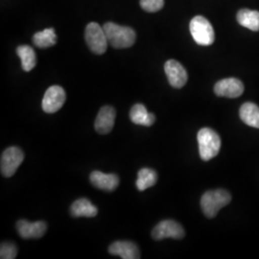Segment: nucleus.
Instances as JSON below:
<instances>
[{
	"label": "nucleus",
	"mask_w": 259,
	"mask_h": 259,
	"mask_svg": "<svg viewBox=\"0 0 259 259\" xmlns=\"http://www.w3.org/2000/svg\"><path fill=\"white\" fill-rule=\"evenodd\" d=\"M103 28L107 35L109 45H111L113 48H129L136 42L137 35L133 28L121 26L113 22L105 23Z\"/></svg>",
	"instance_id": "f257e3e1"
},
{
	"label": "nucleus",
	"mask_w": 259,
	"mask_h": 259,
	"mask_svg": "<svg viewBox=\"0 0 259 259\" xmlns=\"http://www.w3.org/2000/svg\"><path fill=\"white\" fill-rule=\"evenodd\" d=\"M197 139L200 157L204 161L212 159L219 154L221 149V139L215 131L210 128H203L199 131Z\"/></svg>",
	"instance_id": "f03ea898"
},
{
	"label": "nucleus",
	"mask_w": 259,
	"mask_h": 259,
	"mask_svg": "<svg viewBox=\"0 0 259 259\" xmlns=\"http://www.w3.org/2000/svg\"><path fill=\"white\" fill-rule=\"evenodd\" d=\"M232 202V196L224 189H216L205 192L201 199V206L207 218H214L220 209Z\"/></svg>",
	"instance_id": "7ed1b4c3"
},
{
	"label": "nucleus",
	"mask_w": 259,
	"mask_h": 259,
	"mask_svg": "<svg viewBox=\"0 0 259 259\" xmlns=\"http://www.w3.org/2000/svg\"><path fill=\"white\" fill-rule=\"evenodd\" d=\"M190 33L196 44L203 47L211 46L215 39L212 25L202 16H196L190 21Z\"/></svg>",
	"instance_id": "20e7f679"
},
{
	"label": "nucleus",
	"mask_w": 259,
	"mask_h": 259,
	"mask_svg": "<svg viewBox=\"0 0 259 259\" xmlns=\"http://www.w3.org/2000/svg\"><path fill=\"white\" fill-rule=\"evenodd\" d=\"M85 41L93 53L97 55L104 54L109 46L107 35L104 28L97 22H91L85 27Z\"/></svg>",
	"instance_id": "39448f33"
},
{
	"label": "nucleus",
	"mask_w": 259,
	"mask_h": 259,
	"mask_svg": "<svg viewBox=\"0 0 259 259\" xmlns=\"http://www.w3.org/2000/svg\"><path fill=\"white\" fill-rule=\"evenodd\" d=\"M24 159V154L19 147H9L1 156V174L6 178L14 176Z\"/></svg>",
	"instance_id": "423d86ee"
},
{
	"label": "nucleus",
	"mask_w": 259,
	"mask_h": 259,
	"mask_svg": "<svg viewBox=\"0 0 259 259\" xmlns=\"http://www.w3.org/2000/svg\"><path fill=\"white\" fill-rule=\"evenodd\" d=\"M185 232L182 225L173 220H164L158 223L152 231V237L155 240L159 241L165 238L182 239L185 236Z\"/></svg>",
	"instance_id": "0eeeda50"
},
{
	"label": "nucleus",
	"mask_w": 259,
	"mask_h": 259,
	"mask_svg": "<svg viewBox=\"0 0 259 259\" xmlns=\"http://www.w3.org/2000/svg\"><path fill=\"white\" fill-rule=\"evenodd\" d=\"M66 99L65 90L60 85H52L44 96L41 107L47 113H54L62 109Z\"/></svg>",
	"instance_id": "6e6552de"
},
{
	"label": "nucleus",
	"mask_w": 259,
	"mask_h": 259,
	"mask_svg": "<svg viewBox=\"0 0 259 259\" xmlns=\"http://www.w3.org/2000/svg\"><path fill=\"white\" fill-rule=\"evenodd\" d=\"M168 82L175 89H182L187 82L188 75L184 65L175 60H169L164 65Z\"/></svg>",
	"instance_id": "1a4fd4ad"
},
{
	"label": "nucleus",
	"mask_w": 259,
	"mask_h": 259,
	"mask_svg": "<svg viewBox=\"0 0 259 259\" xmlns=\"http://www.w3.org/2000/svg\"><path fill=\"white\" fill-rule=\"evenodd\" d=\"M214 93L220 97L236 98L244 93V84L236 78L223 79L215 84Z\"/></svg>",
	"instance_id": "9d476101"
},
{
	"label": "nucleus",
	"mask_w": 259,
	"mask_h": 259,
	"mask_svg": "<svg viewBox=\"0 0 259 259\" xmlns=\"http://www.w3.org/2000/svg\"><path fill=\"white\" fill-rule=\"evenodd\" d=\"M17 230L19 236L23 239H38L46 234L47 225L44 221L31 223L26 220H19L17 223Z\"/></svg>",
	"instance_id": "9b49d317"
},
{
	"label": "nucleus",
	"mask_w": 259,
	"mask_h": 259,
	"mask_svg": "<svg viewBox=\"0 0 259 259\" xmlns=\"http://www.w3.org/2000/svg\"><path fill=\"white\" fill-rule=\"evenodd\" d=\"M116 111L111 106H105L98 112L94 122V128L100 135H107L113 129Z\"/></svg>",
	"instance_id": "f8f14e48"
},
{
	"label": "nucleus",
	"mask_w": 259,
	"mask_h": 259,
	"mask_svg": "<svg viewBox=\"0 0 259 259\" xmlns=\"http://www.w3.org/2000/svg\"><path fill=\"white\" fill-rule=\"evenodd\" d=\"M109 252L123 259L140 258L139 247L131 241H116L112 243L109 248Z\"/></svg>",
	"instance_id": "ddd939ff"
},
{
	"label": "nucleus",
	"mask_w": 259,
	"mask_h": 259,
	"mask_svg": "<svg viewBox=\"0 0 259 259\" xmlns=\"http://www.w3.org/2000/svg\"><path fill=\"white\" fill-rule=\"evenodd\" d=\"M92 185L101 190L113 191L119 185V177L115 174H106L101 171H93L90 176Z\"/></svg>",
	"instance_id": "4468645a"
},
{
	"label": "nucleus",
	"mask_w": 259,
	"mask_h": 259,
	"mask_svg": "<svg viewBox=\"0 0 259 259\" xmlns=\"http://www.w3.org/2000/svg\"><path fill=\"white\" fill-rule=\"evenodd\" d=\"M130 119L137 125L150 127L155 123L156 116L154 113L148 112L144 105L136 104L130 111Z\"/></svg>",
	"instance_id": "2eb2a0df"
},
{
	"label": "nucleus",
	"mask_w": 259,
	"mask_h": 259,
	"mask_svg": "<svg viewBox=\"0 0 259 259\" xmlns=\"http://www.w3.org/2000/svg\"><path fill=\"white\" fill-rule=\"evenodd\" d=\"M70 213L75 218L88 217L93 218L98 214V209L88 199H78L70 206Z\"/></svg>",
	"instance_id": "dca6fc26"
},
{
	"label": "nucleus",
	"mask_w": 259,
	"mask_h": 259,
	"mask_svg": "<svg viewBox=\"0 0 259 259\" xmlns=\"http://www.w3.org/2000/svg\"><path fill=\"white\" fill-rule=\"evenodd\" d=\"M241 120L248 126L259 129V107L251 102H247L241 106L239 111Z\"/></svg>",
	"instance_id": "f3484780"
},
{
	"label": "nucleus",
	"mask_w": 259,
	"mask_h": 259,
	"mask_svg": "<svg viewBox=\"0 0 259 259\" xmlns=\"http://www.w3.org/2000/svg\"><path fill=\"white\" fill-rule=\"evenodd\" d=\"M238 23L251 31H259V12L242 9L237 14Z\"/></svg>",
	"instance_id": "a211bd4d"
},
{
	"label": "nucleus",
	"mask_w": 259,
	"mask_h": 259,
	"mask_svg": "<svg viewBox=\"0 0 259 259\" xmlns=\"http://www.w3.org/2000/svg\"><path fill=\"white\" fill-rule=\"evenodd\" d=\"M17 53L21 60V67L24 71H31L37 65L35 50L29 46H20L17 48Z\"/></svg>",
	"instance_id": "6ab92c4d"
},
{
	"label": "nucleus",
	"mask_w": 259,
	"mask_h": 259,
	"mask_svg": "<svg viewBox=\"0 0 259 259\" xmlns=\"http://www.w3.org/2000/svg\"><path fill=\"white\" fill-rule=\"evenodd\" d=\"M157 172L150 168H142L139 171L137 180V188L139 191H144L149 187H152L157 184Z\"/></svg>",
	"instance_id": "aec40b11"
},
{
	"label": "nucleus",
	"mask_w": 259,
	"mask_h": 259,
	"mask_svg": "<svg viewBox=\"0 0 259 259\" xmlns=\"http://www.w3.org/2000/svg\"><path fill=\"white\" fill-rule=\"evenodd\" d=\"M33 42L38 48H48L55 46L57 35L53 28H47L44 31L37 32L33 37Z\"/></svg>",
	"instance_id": "412c9836"
},
{
	"label": "nucleus",
	"mask_w": 259,
	"mask_h": 259,
	"mask_svg": "<svg viewBox=\"0 0 259 259\" xmlns=\"http://www.w3.org/2000/svg\"><path fill=\"white\" fill-rule=\"evenodd\" d=\"M18 249L14 243L3 242L0 247V258L14 259L17 257Z\"/></svg>",
	"instance_id": "4be33fe9"
},
{
	"label": "nucleus",
	"mask_w": 259,
	"mask_h": 259,
	"mask_svg": "<svg viewBox=\"0 0 259 259\" xmlns=\"http://www.w3.org/2000/svg\"><path fill=\"white\" fill-rule=\"evenodd\" d=\"M164 0H140V6L149 13H155L163 8Z\"/></svg>",
	"instance_id": "5701e85b"
}]
</instances>
